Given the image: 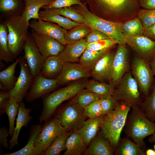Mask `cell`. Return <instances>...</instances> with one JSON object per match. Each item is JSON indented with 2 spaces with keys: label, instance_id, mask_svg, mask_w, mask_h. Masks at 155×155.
I'll return each instance as SVG.
<instances>
[{
  "label": "cell",
  "instance_id": "cell-8",
  "mask_svg": "<svg viewBox=\"0 0 155 155\" xmlns=\"http://www.w3.org/2000/svg\"><path fill=\"white\" fill-rule=\"evenodd\" d=\"M52 116L59 120L67 131L78 129L87 117L84 108L72 101L65 105L59 106Z\"/></svg>",
  "mask_w": 155,
  "mask_h": 155
},
{
  "label": "cell",
  "instance_id": "cell-9",
  "mask_svg": "<svg viewBox=\"0 0 155 155\" xmlns=\"http://www.w3.org/2000/svg\"><path fill=\"white\" fill-rule=\"evenodd\" d=\"M131 70L140 94L145 98L149 95L154 79V75L149 63L137 55L132 61Z\"/></svg>",
  "mask_w": 155,
  "mask_h": 155
},
{
  "label": "cell",
  "instance_id": "cell-13",
  "mask_svg": "<svg viewBox=\"0 0 155 155\" xmlns=\"http://www.w3.org/2000/svg\"><path fill=\"white\" fill-rule=\"evenodd\" d=\"M23 57L26 60L34 78L41 72L44 61L30 34L25 42Z\"/></svg>",
  "mask_w": 155,
  "mask_h": 155
},
{
  "label": "cell",
  "instance_id": "cell-20",
  "mask_svg": "<svg viewBox=\"0 0 155 155\" xmlns=\"http://www.w3.org/2000/svg\"><path fill=\"white\" fill-rule=\"evenodd\" d=\"M87 45L86 38L67 44L59 56L64 62H78L80 58L87 49Z\"/></svg>",
  "mask_w": 155,
  "mask_h": 155
},
{
  "label": "cell",
  "instance_id": "cell-51",
  "mask_svg": "<svg viewBox=\"0 0 155 155\" xmlns=\"http://www.w3.org/2000/svg\"><path fill=\"white\" fill-rule=\"evenodd\" d=\"M143 35L155 41V24L149 28L145 30Z\"/></svg>",
  "mask_w": 155,
  "mask_h": 155
},
{
  "label": "cell",
  "instance_id": "cell-55",
  "mask_svg": "<svg viewBox=\"0 0 155 155\" xmlns=\"http://www.w3.org/2000/svg\"><path fill=\"white\" fill-rule=\"evenodd\" d=\"M154 150L155 151V144L154 145Z\"/></svg>",
  "mask_w": 155,
  "mask_h": 155
},
{
  "label": "cell",
  "instance_id": "cell-28",
  "mask_svg": "<svg viewBox=\"0 0 155 155\" xmlns=\"http://www.w3.org/2000/svg\"><path fill=\"white\" fill-rule=\"evenodd\" d=\"M53 0H24L25 7L22 16L28 22L30 20L40 19V8L49 4Z\"/></svg>",
  "mask_w": 155,
  "mask_h": 155
},
{
  "label": "cell",
  "instance_id": "cell-37",
  "mask_svg": "<svg viewBox=\"0 0 155 155\" xmlns=\"http://www.w3.org/2000/svg\"><path fill=\"white\" fill-rule=\"evenodd\" d=\"M92 29L86 24H82L67 31L65 40L67 44L74 42L86 37Z\"/></svg>",
  "mask_w": 155,
  "mask_h": 155
},
{
  "label": "cell",
  "instance_id": "cell-2",
  "mask_svg": "<svg viewBox=\"0 0 155 155\" xmlns=\"http://www.w3.org/2000/svg\"><path fill=\"white\" fill-rule=\"evenodd\" d=\"M131 108L130 113L127 117L124 132L127 136L144 150L146 146L144 139L154 133L155 123L147 118L138 106Z\"/></svg>",
  "mask_w": 155,
  "mask_h": 155
},
{
  "label": "cell",
  "instance_id": "cell-31",
  "mask_svg": "<svg viewBox=\"0 0 155 155\" xmlns=\"http://www.w3.org/2000/svg\"><path fill=\"white\" fill-rule=\"evenodd\" d=\"M24 0H0V11L7 18L21 15L24 9Z\"/></svg>",
  "mask_w": 155,
  "mask_h": 155
},
{
  "label": "cell",
  "instance_id": "cell-21",
  "mask_svg": "<svg viewBox=\"0 0 155 155\" xmlns=\"http://www.w3.org/2000/svg\"><path fill=\"white\" fill-rule=\"evenodd\" d=\"M114 152L109 141L104 138L100 131L98 132L91 140L89 147L84 154L86 155H113Z\"/></svg>",
  "mask_w": 155,
  "mask_h": 155
},
{
  "label": "cell",
  "instance_id": "cell-41",
  "mask_svg": "<svg viewBox=\"0 0 155 155\" xmlns=\"http://www.w3.org/2000/svg\"><path fill=\"white\" fill-rule=\"evenodd\" d=\"M52 9L58 14L69 18L74 21L82 24H85V20L82 15L71 7Z\"/></svg>",
  "mask_w": 155,
  "mask_h": 155
},
{
  "label": "cell",
  "instance_id": "cell-11",
  "mask_svg": "<svg viewBox=\"0 0 155 155\" xmlns=\"http://www.w3.org/2000/svg\"><path fill=\"white\" fill-rule=\"evenodd\" d=\"M20 72L13 88L9 91L10 95L18 103L23 102L34 80L28 65L23 57H20Z\"/></svg>",
  "mask_w": 155,
  "mask_h": 155
},
{
  "label": "cell",
  "instance_id": "cell-42",
  "mask_svg": "<svg viewBox=\"0 0 155 155\" xmlns=\"http://www.w3.org/2000/svg\"><path fill=\"white\" fill-rule=\"evenodd\" d=\"M137 17L141 21L145 30L155 24V9H141Z\"/></svg>",
  "mask_w": 155,
  "mask_h": 155
},
{
  "label": "cell",
  "instance_id": "cell-15",
  "mask_svg": "<svg viewBox=\"0 0 155 155\" xmlns=\"http://www.w3.org/2000/svg\"><path fill=\"white\" fill-rule=\"evenodd\" d=\"M31 36L44 60L51 56H58L64 45L51 36L40 34L32 30Z\"/></svg>",
  "mask_w": 155,
  "mask_h": 155
},
{
  "label": "cell",
  "instance_id": "cell-30",
  "mask_svg": "<svg viewBox=\"0 0 155 155\" xmlns=\"http://www.w3.org/2000/svg\"><path fill=\"white\" fill-rule=\"evenodd\" d=\"M115 155H146L144 150L131 138L126 137L120 138L118 146L115 150Z\"/></svg>",
  "mask_w": 155,
  "mask_h": 155
},
{
  "label": "cell",
  "instance_id": "cell-26",
  "mask_svg": "<svg viewBox=\"0 0 155 155\" xmlns=\"http://www.w3.org/2000/svg\"><path fill=\"white\" fill-rule=\"evenodd\" d=\"M87 146L78 131H73L66 142V150L63 155H80L84 154Z\"/></svg>",
  "mask_w": 155,
  "mask_h": 155
},
{
  "label": "cell",
  "instance_id": "cell-36",
  "mask_svg": "<svg viewBox=\"0 0 155 155\" xmlns=\"http://www.w3.org/2000/svg\"><path fill=\"white\" fill-rule=\"evenodd\" d=\"M85 88L98 95L100 98L112 95L115 89L109 84L94 80H88Z\"/></svg>",
  "mask_w": 155,
  "mask_h": 155
},
{
  "label": "cell",
  "instance_id": "cell-4",
  "mask_svg": "<svg viewBox=\"0 0 155 155\" xmlns=\"http://www.w3.org/2000/svg\"><path fill=\"white\" fill-rule=\"evenodd\" d=\"M119 102L115 109L105 115L100 129L103 136L109 141L115 151L118 146L121 133L131 107L124 103Z\"/></svg>",
  "mask_w": 155,
  "mask_h": 155
},
{
  "label": "cell",
  "instance_id": "cell-27",
  "mask_svg": "<svg viewBox=\"0 0 155 155\" xmlns=\"http://www.w3.org/2000/svg\"><path fill=\"white\" fill-rule=\"evenodd\" d=\"M40 123L32 126L30 132L28 141L23 148L11 153L1 154L3 155H38L35 148V144L37 137L40 132L43 125Z\"/></svg>",
  "mask_w": 155,
  "mask_h": 155
},
{
  "label": "cell",
  "instance_id": "cell-10",
  "mask_svg": "<svg viewBox=\"0 0 155 155\" xmlns=\"http://www.w3.org/2000/svg\"><path fill=\"white\" fill-rule=\"evenodd\" d=\"M44 122L35 144L38 155H43L45 151L57 137L67 132L56 118L51 117Z\"/></svg>",
  "mask_w": 155,
  "mask_h": 155
},
{
  "label": "cell",
  "instance_id": "cell-50",
  "mask_svg": "<svg viewBox=\"0 0 155 155\" xmlns=\"http://www.w3.org/2000/svg\"><path fill=\"white\" fill-rule=\"evenodd\" d=\"M141 7L147 9H155V0H138Z\"/></svg>",
  "mask_w": 155,
  "mask_h": 155
},
{
  "label": "cell",
  "instance_id": "cell-46",
  "mask_svg": "<svg viewBox=\"0 0 155 155\" xmlns=\"http://www.w3.org/2000/svg\"><path fill=\"white\" fill-rule=\"evenodd\" d=\"M84 109L86 116L89 118H94L103 115L100 100L92 102Z\"/></svg>",
  "mask_w": 155,
  "mask_h": 155
},
{
  "label": "cell",
  "instance_id": "cell-32",
  "mask_svg": "<svg viewBox=\"0 0 155 155\" xmlns=\"http://www.w3.org/2000/svg\"><path fill=\"white\" fill-rule=\"evenodd\" d=\"M111 50L94 51L86 49L80 58L79 63L90 71L98 60Z\"/></svg>",
  "mask_w": 155,
  "mask_h": 155
},
{
  "label": "cell",
  "instance_id": "cell-23",
  "mask_svg": "<svg viewBox=\"0 0 155 155\" xmlns=\"http://www.w3.org/2000/svg\"><path fill=\"white\" fill-rule=\"evenodd\" d=\"M31 111V109L26 107L24 102H22L20 103L14 133L9 141L10 149L18 144V137L21 129L23 127H27L32 119L30 115Z\"/></svg>",
  "mask_w": 155,
  "mask_h": 155
},
{
  "label": "cell",
  "instance_id": "cell-19",
  "mask_svg": "<svg viewBox=\"0 0 155 155\" xmlns=\"http://www.w3.org/2000/svg\"><path fill=\"white\" fill-rule=\"evenodd\" d=\"M115 52L110 51L101 58L90 71L91 76L100 82H111L113 62Z\"/></svg>",
  "mask_w": 155,
  "mask_h": 155
},
{
  "label": "cell",
  "instance_id": "cell-48",
  "mask_svg": "<svg viewBox=\"0 0 155 155\" xmlns=\"http://www.w3.org/2000/svg\"><path fill=\"white\" fill-rule=\"evenodd\" d=\"M10 95L9 91L5 90H0V115H2L5 113V106L8 101Z\"/></svg>",
  "mask_w": 155,
  "mask_h": 155
},
{
  "label": "cell",
  "instance_id": "cell-35",
  "mask_svg": "<svg viewBox=\"0 0 155 155\" xmlns=\"http://www.w3.org/2000/svg\"><path fill=\"white\" fill-rule=\"evenodd\" d=\"M14 59L10 54L8 43V31L5 23L0 24V60L6 63L11 62Z\"/></svg>",
  "mask_w": 155,
  "mask_h": 155
},
{
  "label": "cell",
  "instance_id": "cell-18",
  "mask_svg": "<svg viewBox=\"0 0 155 155\" xmlns=\"http://www.w3.org/2000/svg\"><path fill=\"white\" fill-rule=\"evenodd\" d=\"M90 76V71L80 63L64 62L62 71L56 80L59 86L63 85Z\"/></svg>",
  "mask_w": 155,
  "mask_h": 155
},
{
  "label": "cell",
  "instance_id": "cell-1",
  "mask_svg": "<svg viewBox=\"0 0 155 155\" xmlns=\"http://www.w3.org/2000/svg\"><path fill=\"white\" fill-rule=\"evenodd\" d=\"M92 9L102 13L110 21L122 23L137 16L141 9L138 0H86Z\"/></svg>",
  "mask_w": 155,
  "mask_h": 155
},
{
  "label": "cell",
  "instance_id": "cell-17",
  "mask_svg": "<svg viewBox=\"0 0 155 155\" xmlns=\"http://www.w3.org/2000/svg\"><path fill=\"white\" fill-rule=\"evenodd\" d=\"M126 44L149 63L155 55V41L143 35L126 38Z\"/></svg>",
  "mask_w": 155,
  "mask_h": 155
},
{
  "label": "cell",
  "instance_id": "cell-12",
  "mask_svg": "<svg viewBox=\"0 0 155 155\" xmlns=\"http://www.w3.org/2000/svg\"><path fill=\"white\" fill-rule=\"evenodd\" d=\"M126 45L118 44L113 59L112 79L109 84L115 88L124 75L129 71V54Z\"/></svg>",
  "mask_w": 155,
  "mask_h": 155
},
{
  "label": "cell",
  "instance_id": "cell-52",
  "mask_svg": "<svg viewBox=\"0 0 155 155\" xmlns=\"http://www.w3.org/2000/svg\"><path fill=\"white\" fill-rule=\"evenodd\" d=\"M149 64L150 65L152 70L153 73L155 75V55L153 57L152 59L150 61L149 63Z\"/></svg>",
  "mask_w": 155,
  "mask_h": 155
},
{
  "label": "cell",
  "instance_id": "cell-24",
  "mask_svg": "<svg viewBox=\"0 0 155 155\" xmlns=\"http://www.w3.org/2000/svg\"><path fill=\"white\" fill-rule=\"evenodd\" d=\"M39 16L40 19L55 23L66 30L72 29L82 24L58 14L50 8L40 10Z\"/></svg>",
  "mask_w": 155,
  "mask_h": 155
},
{
  "label": "cell",
  "instance_id": "cell-6",
  "mask_svg": "<svg viewBox=\"0 0 155 155\" xmlns=\"http://www.w3.org/2000/svg\"><path fill=\"white\" fill-rule=\"evenodd\" d=\"M77 5L78 11L84 18L85 24L92 29H96L103 32L118 44H126V38L121 30V23L106 20L91 13L85 6Z\"/></svg>",
  "mask_w": 155,
  "mask_h": 155
},
{
  "label": "cell",
  "instance_id": "cell-3",
  "mask_svg": "<svg viewBox=\"0 0 155 155\" xmlns=\"http://www.w3.org/2000/svg\"><path fill=\"white\" fill-rule=\"evenodd\" d=\"M87 79L73 82L65 87L42 98L43 107L39 120L40 123L44 121L52 116L57 108L64 102L74 97L80 91L85 88Z\"/></svg>",
  "mask_w": 155,
  "mask_h": 155
},
{
  "label": "cell",
  "instance_id": "cell-49",
  "mask_svg": "<svg viewBox=\"0 0 155 155\" xmlns=\"http://www.w3.org/2000/svg\"><path fill=\"white\" fill-rule=\"evenodd\" d=\"M9 134V130L5 127H2L0 129V144L3 148H8L9 144L7 142V137Z\"/></svg>",
  "mask_w": 155,
  "mask_h": 155
},
{
  "label": "cell",
  "instance_id": "cell-44",
  "mask_svg": "<svg viewBox=\"0 0 155 155\" xmlns=\"http://www.w3.org/2000/svg\"><path fill=\"white\" fill-rule=\"evenodd\" d=\"M100 102L103 115L115 109L119 103V101L112 95H109L101 98Z\"/></svg>",
  "mask_w": 155,
  "mask_h": 155
},
{
  "label": "cell",
  "instance_id": "cell-53",
  "mask_svg": "<svg viewBox=\"0 0 155 155\" xmlns=\"http://www.w3.org/2000/svg\"><path fill=\"white\" fill-rule=\"evenodd\" d=\"M146 155H155V151L152 149H148L145 152Z\"/></svg>",
  "mask_w": 155,
  "mask_h": 155
},
{
  "label": "cell",
  "instance_id": "cell-29",
  "mask_svg": "<svg viewBox=\"0 0 155 155\" xmlns=\"http://www.w3.org/2000/svg\"><path fill=\"white\" fill-rule=\"evenodd\" d=\"M120 28L122 33L126 38L143 35L145 30L137 16L121 23Z\"/></svg>",
  "mask_w": 155,
  "mask_h": 155
},
{
  "label": "cell",
  "instance_id": "cell-39",
  "mask_svg": "<svg viewBox=\"0 0 155 155\" xmlns=\"http://www.w3.org/2000/svg\"><path fill=\"white\" fill-rule=\"evenodd\" d=\"M72 131L67 132L57 137L44 152L43 155H59L66 149V142Z\"/></svg>",
  "mask_w": 155,
  "mask_h": 155
},
{
  "label": "cell",
  "instance_id": "cell-54",
  "mask_svg": "<svg viewBox=\"0 0 155 155\" xmlns=\"http://www.w3.org/2000/svg\"><path fill=\"white\" fill-rule=\"evenodd\" d=\"M148 141L151 143H155V132L148 139Z\"/></svg>",
  "mask_w": 155,
  "mask_h": 155
},
{
  "label": "cell",
  "instance_id": "cell-7",
  "mask_svg": "<svg viewBox=\"0 0 155 155\" xmlns=\"http://www.w3.org/2000/svg\"><path fill=\"white\" fill-rule=\"evenodd\" d=\"M112 95L119 102L129 105L131 108L138 106L144 100L130 71L124 75Z\"/></svg>",
  "mask_w": 155,
  "mask_h": 155
},
{
  "label": "cell",
  "instance_id": "cell-43",
  "mask_svg": "<svg viewBox=\"0 0 155 155\" xmlns=\"http://www.w3.org/2000/svg\"><path fill=\"white\" fill-rule=\"evenodd\" d=\"M117 44H118L116 41L109 38L88 44L87 49L94 51L110 49Z\"/></svg>",
  "mask_w": 155,
  "mask_h": 155
},
{
  "label": "cell",
  "instance_id": "cell-34",
  "mask_svg": "<svg viewBox=\"0 0 155 155\" xmlns=\"http://www.w3.org/2000/svg\"><path fill=\"white\" fill-rule=\"evenodd\" d=\"M152 91L139 104L147 118L151 121H155V79L153 83Z\"/></svg>",
  "mask_w": 155,
  "mask_h": 155
},
{
  "label": "cell",
  "instance_id": "cell-38",
  "mask_svg": "<svg viewBox=\"0 0 155 155\" xmlns=\"http://www.w3.org/2000/svg\"><path fill=\"white\" fill-rule=\"evenodd\" d=\"M19 105L20 103L17 102L13 97L10 96L4 108L5 113L7 114L9 121V133L11 137L14 132L15 121L18 114Z\"/></svg>",
  "mask_w": 155,
  "mask_h": 155
},
{
  "label": "cell",
  "instance_id": "cell-47",
  "mask_svg": "<svg viewBox=\"0 0 155 155\" xmlns=\"http://www.w3.org/2000/svg\"><path fill=\"white\" fill-rule=\"evenodd\" d=\"M86 38V42L88 44L100 40L110 38L103 32L96 29H92Z\"/></svg>",
  "mask_w": 155,
  "mask_h": 155
},
{
  "label": "cell",
  "instance_id": "cell-16",
  "mask_svg": "<svg viewBox=\"0 0 155 155\" xmlns=\"http://www.w3.org/2000/svg\"><path fill=\"white\" fill-rule=\"evenodd\" d=\"M29 27L36 32L53 37L64 45L67 44L65 40L67 30L57 24L40 19H32L29 22Z\"/></svg>",
  "mask_w": 155,
  "mask_h": 155
},
{
  "label": "cell",
  "instance_id": "cell-22",
  "mask_svg": "<svg viewBox=\"0 0 155 155\" xmlns=\"http://www.w3.org/2000/svg\"><path fill=\"white\" fill-rule=\"evenodd\" d=\"M105 115L94 118H89L85 121L82 126L78 129L87 146L89 145L99 129H101Z\"/></svg>",
  "mask_w": 155,
  "mask_h": 155
},
{
  "label": "cell",
  "instance_id": "cell-5",
  "mask_svg": "<svg viewBox=\"0 0 155 155\" xmlns=\"http://www.w3.org/2000/svg\"><path fill=\"white\" fill-rule=\"evenodd\" d=\"M29 22L20 15L8 17L4 22L8 31L9 50L14 59L23 50L29 35Z\"/></svg>",
  "mask_w": 155,
  "mask_h": 155
},
{
  "label": "cell",
  "instance_id": "cell-14",
  "mask_svg": "<svg viewBox=\"0 0 155 155\" xmlns=\"http://www.w3.org/2000/svg\"><path fill=\"white\" fill-rule=\"evenodd\" d=\"M59 86L56 79L45 77L40 73L34 79L25 97L26 100L28 102H32L49 93Z\"/></svg>",
  "mask_w": 155,
  "mask_h": 155
},
{
  "label": "cell",
  "instance_id": "cell-33",
  "mask_svg": "<svg viewBox=\"0 0 155 155\" xmlns=\"http://www.w3.org/2000/svg\"><path fill=\"white\" fill-rule=\"evenodd\" d=\"M20 57L12 64L0 72V84L4 89L11 91L14 87L17 78L15 76V69L19 63Z\"/></svg>",
  "mask_w": 155,
  "mask_h": 155
},
{
  "label": "cell",
  "instance_id": "cell-40",
  "mask_svg": "<svg viewBox=\"0 0 155 155\" xmlns=\"http://www.w3.org/2000/svg\"><path fill=\"white\" fill-rule=\"evenodd\" d=\"M100 98L98 95L84 88L75 96L71 101L84 108L92 102Z\"/></svg>",
  "mask_w": 155,
  "mask_h": 155
},
{
  "label": "cell",
  "instance_id": "cell-25",
  "mask_svg": "<svg viewBox=\"0 0 155 155\" xmlns=\"http://www.w3.org/2000/svg\"><path fill=\"white\" fill-rule=\"evenodd\" d=\"M64 63L59 56L48 57L44 61L40 73L45 77L56 79L61 73Z\"/></svg>",
  "mask_w": 155,
  "mask_h": 155
},
{
  "label": "cell",
  "instance_id": "cell-45",
  "mask_svg": "<svg viewBox=\"0 0 155 155\" xmlns=\"http://www.w3.org/2000/svg\"><path fill=\"white\" fill-rule=\"evenodd\" d=\"M74 5L85 6L80 0H53L49 4L43 7L42 9L60 8L69 7Z\"/></svg>",
  "mask_w": 155,
  "mask_h": 155
}]
</instances>
